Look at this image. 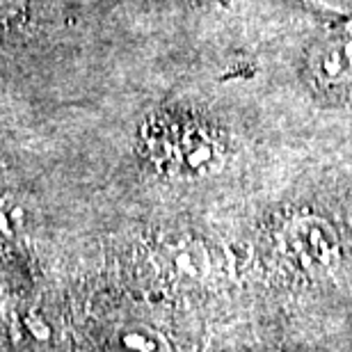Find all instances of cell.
I'll use <instances>...</instances> for the list:
<instances>
[{
  "label": "cell",
  "mask_w": 352,
  "mask_h": 352,
  "mask_svg": "<svg viewBox=\"0 0 352 352\" xmlns=\"http://www.w3.org/2000/svg\"><path fill=\"white\" fill-rule=\"evenodd\" d=\"M146 156L160 172L197 179L222 165L224 144L206 124L181 117H153L142 126Z\"/></svg>",
  "instance_id": "1"
},
{
  "label": "cell",
  "mask_w": 352,
  "mask_h": 352,
  "mask_svg": "<svg viewBox=\"0 0 352 352\" xmlns=\"http://www.w3.org/2000/svg\"><path fill=\"white\" fill-rule=\"evenodd\" d=\"M284 248L286 254L309 272L329 267L339 254L334 231L318 217H302L288 224L284 231Z\"/></svg>",
  "instance_id": "2"
},
{
  "label": "cell",
  "mask_w": 352,
  "mask_h": 352,
  "mask_svg": "<svg viewBox=\"0 0 352 352\" xmlns=\"http://www.w3.org/2000/svg\"><path fill=\"white\" fill-rule=\"evenodd\" d=\"M309 74L322 87L352 85V21L316 41L309 53Z\"/></svg>",
  "instance_id": "3"
},
{
  "label": "cell",
  "mask_w": 352,
  "mask_h": 352,
  "mask_svg": "<svg viewBox=\"0 0 352 352\" xmlns=\"http://www.w3.org/2000/svg\"><path fill=\"white\" fill-rule=\"evenodd\" d=\"M28 0H0V28H14L25 19Z\"/></svg>",
  "instance_id": "4"
},
{
  "label": "cell",
  "mask_w": 352,
  "mask_h": 352,
  "mask_svg": "<svg viewBox=\"0 0 352 352\" xmlns=\"http://www.w3.org/2000/svg\"><path fill=\"white\" fill-rule=\"evenodd\" d=\"M307 3L314 5V7H318V10L352 16V0H307Z\"/></svg>",
  "instance_id": "5"
}]
</instances>
